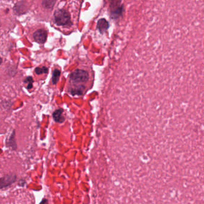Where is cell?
<instances>
[{"label":"cell","mask_w":204,"mask_h":204,"mask_svg":"<svg viewBox=\"0 0 204 204\" xmlns=\"http://www.w3.org/2000/svg\"><path fill=\"white\" fill-rule=\"evenodd\" d=\"M89 79V75L85 70L78 69L72 72L70 76V80L74 87L70 90L71 94L72 95H81L85 89V86L82 84L87 83Z\"/></svg>","instance_id":"obj_1"},{"label":"cell","mask_w":204,"mask_h":204,"mask_svg":"<svg viewBox=\"0 0 204 204\" xmlns=\"http://www.w3.org/2000/svg\"><path fill=\"white\" fill-rule=\"evenodd\" d=\"M55 23L58 26H68L71 25L70 15L65 10L60 9L56 10L54 13Z\"/></svg>","instance_id":"obj_2"},{"label":"cell","mask_w":204,"mask_h":204,"mask_svg":"<svg viewBox=\"0 0 204 204\" xmlns=\"http://www.w3.org/2000/svg\"><path fill=\"white\" fill-rule=\"evenodd\" d=\"M33 37L37 43H39V44H43L46 42L47 39V32L44 29H40L34 33Z\"/></svg>","instance_id":"obj_3"},{"label":"cell","mask_w":204,"mask_h":204,"mask_svg":"<svg viewBox=\"0 0 204 204\" xmlns=\"http://www.w3.org/2000/svg\"><path fill=\"white\" fill-rule=\"evenodd\" d=\"M109 22L105 19H101L99 20L97 23V28L101 34L105 32L109 29Z\"/></svg>","instance_id":"obj_4"},{"label":"cell","mask_w":204,"mask_h":204,"mask_svg":"<svg viewBox=\"0 0 204 204\" xmlns=\"http://www.w3.org/2000/svg\"><path fill=\"white\" fill-rule=\"evenodd\" d=\"M63 109H59L53 113V119L56 122H63L65 120L64 117L63 116Z\"/></svg>","instance_id":"obj_5"},{"label":"cell","mask_w":204,"mask_h":204,"mask_svg":"<svg viewBox=\"0 0 204 204\" xmlns=\"http://www.w3.org/2000/svg\"><path fill=\"white\" fill-rule=\"evenodd\" d=\"M15 180V177L14 176H10V177H6L1 179V188L3 187L8 185L9 184H11L12 182Z\"/></svg>","instance_id":"obj_6"},{"label":"cell","mask_w":204,"mask_h":204,"mask_svg":"<svg viewBox=\"0 0 204 204\" xmlns=\"http://www.w3.org/2000/svg\"><path fill=\"white\" fill-rule=\"evenodd\" d=\"M60 75H61V72L59 70L55 69L53 70L52 75V83L53 84H56L58 83Z\"/></svg>","instance_id":"obj_7"},{"label":"cell","mask_w":204,"mask_h":204,"mask_svg":"<svg viewBox=\"0 0 204 204\" xmlns=\"http://www.w3.org/2000/svg\"><path fill=\"white\" fill-rule=\"evenodd\" d=\"M56 0H43V6L46 8H52L53 7Z\"/></svg>","instance_id":"obj_8"},{"label":"cell","mask_w":204,"mask_h":204,"mask_svg":"<svg viewBox=\"0 0 204 204\" xmlns=\"http://www.w3.org/2000/svg\"><path fill=\"white\" fill-rule=\"evenodd\" d=\"M35 71L37 74H43V73L47 74L48 72V69L46 68V67H43L42 68H37L35 69Z\"/></svg>","instance_id":"obj_9"},{"label":"cell","mask_w":204,"mask_h":204,"mask_svg":"<svg viewBox=\"0 0 204 204\" xmlns=\"http://www.w3.org/2000/svg\"><path fill=\"white\" fill-rule=\"evenodd\" d=\"M40 204H47V201L46 199H44L42 201V202L40 203Z\"/></svg>","instance_id":"obj_10"}]
</instances>
